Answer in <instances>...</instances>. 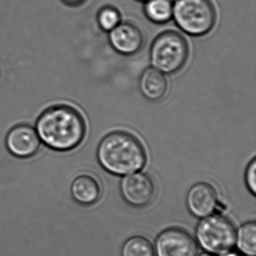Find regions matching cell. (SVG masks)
<instances>
[{
	"label": "cell",
	"instance_id": "6da1fadb",
	"mask_svg": "<svg viewBox=\"0 0 256 256\" xmlns=\"http://www.w3.org/2000/svg\"><path fill=\"white\" fill-rule=\"evenodd\" d=\"M35 128L42 143L59 152L78 148L86 133L82 114L66 104L52 106L44 110L37 119Z\"/></svg>",
	"mask_w": 256,
	"mask_h": 256
},
{
	"label": "cell",
	"instance_id": "7a4b0ae2",
	"mask_svg": "<svg viewBox=\"0 0 256 256\" xmlns=\"http://www.w3.org/2000/svg\"><path fill=\"white\" fill-rule=\"evenodd\" d=\"M96 156L102 168L116 176L140 172L148 160L140 139L124 130H115L104 136L98 144Z\"/></svg>",
	"mask_w": 256,
	"mask_h": 256
},
{
	"label": "cell",
	"instance_id": "3957f363",
	"mask_svg": "<svg viewBox=\"0 0 256 256\" xmlns=\"http://www.w3.org/2000/svg\"><path fill=\"white\" fill-rule=\"evenodd\" d=\"M188 56V42L176 31L168 30L158 34L150 49L152 68L163 74H175L180 71L186 64Z\"/></svg>",
	"mask_w": 256,
	"mask_h": 256
},
{
	"label": "cell",
	"instance_id": "277c9868",
	"mask_svg": "<svg viewBox=\"0 0 256 256\" xmlns=\"http://www.w3.org/2000/svg\"><path fill=\"white\" fill-rule=\"evenodd\" d=\"M172 18L182 32L200 37L214 29L217 13L212 0H175Z\"/></svg>",
	"mask_w": 256,
	"mask_h": 256
},
{
	"label": "cell",
	"instance_id": "5b68a950",
	"mask_svg": "<svg viewBox=\"0 0 256 256\" xmlns=\"http://www.w3.org/2000/svg\"><path fill=\"white\" fill-rule=\"evenodd\" d=\"M198 244L208 253L228 252L236 244V232L233 223L222 215L204 217L196 228Z\"/></svg>",
	"mask_w": 256,
	"mask_h": 256
},
{
	"label": "cell",
	"instance_id": "8992f818",
	"mask_svg": "<svg viewBox=\"0 0 256 256\" xmlns=\"http://www.w3.org/2000/svg\"><path fill=\"white\" fill-rule=\"evenodd\" d=\"M154 252L156 256H198V248L197 242L186 230L170 228L157 236Z\"/></svg>",
	"mask_w": 256,
	"mask_h": 256
},
{
	"label": "cell",
	"instance_id": "52a82bcc",
	"mask_svg": "<svg viewBox=\"0 0 256 256\" xmlns=\"http://www.w3.org/2000/svg\"><path fill=\"white\" fill-rule=\"evenodd\" d=\"M120 192L127 204L134 208H144L154 200L156 185L149 175L136 173L122 180Z\"/></svg>",
	"mask_w": 256,
	"mask_h": 256
},
{
	"label": "cell",
	"instance_id": "ba28073f",
	"mask_svg": "<svg viewBox=\"0 0 256 256\" xmlns=\"http://www.w3.org/2000/svg\"><path fill=\"white\" fill-rule=\"evenodd\" d=\"M42 142L35 127L20 124L13 127L6 138V146L8 152L19 158H28L40 150Z\"/></svg>",
	"mask_w": 256,
	"mask_h": 256
},
{
	"label": "cell",
	"instance_id": "9c48e42d",
	"mask_svg": "<svg viewBox=\"0 0 256 256\" xmlns=\"http://www.w3.org/2000/svg\"><path fill=\"white\" fill-rule=\"evenodd\" d=\"M109 42L112 48L124 56L137 54L143 47L144 34L142 30L130 22L120 23L109 32Z\"/></svg>",
	"mask_w": 256,
	"mask_h": 256
},
{
	"label": "cell",
	"instance_id": "30bf717a",
	"mask_svg": "<svg viewBox=\"0 0 256 256\" xmlns=\"http://www.w3.org/2000/svg\"><path fill=\"white\" fill-rule=\"evenodd\" d=\"M186 204L194 216L204 218L212 215L218 204L215 188L208 182L194 184L187 194Z\"/></svg>",
	"mask_w": 256,
	"mask_h": 256
},
{
	"label": "cell",
	"instance_id": "8fae6325",
	"mask_svg": "<svg viewBox=\"0 0 256 256\" xmlns=\"http://www.w3.org/2000/svg\"><path fill=\"white\" fill-rule=\"evenodd\" d=\"M72 197L82 206L95 204L101 198L102 190L98 181L90 174L77 176L72 182Z\"/></svg>",
	"mask_w": 256,
	"mask_h": 256
},
{
	"label": "cell",
	"instance_id": "7c38bea8",
	"mask_svg": "<svg viewBox=\"0 0 256 256\" xmlns=\"http://www.w3.org/2000/svg\"><path fill=\"white\" fill-rule=\"evenodd\" d=\"M139 89L146 100L158 102L167 94L168 84L163 73L151 67L142 72L139 80Z\"/></svg>",
	"mask_w": 256,
	"mask_h": 256
},
{
	"label": "cell",
	"instance_id": "4fadbf2b",
	"mask_svg": "<svg viewBox=\"0 0 256 256\" xmlns=\"http://www.w3.org/2000/svg\"><path fill=\"white\" fill-rule=\"evenodd\" d=\"M144 12L152 23L164 24L172 18L173 2L172 0H149L145 4Z\"/></svg>",
	"mask_w": 256,
	"mask_h": 256
},
{
	"label": "cell",
	"instance_id": "5bb4252c",
	"mask_svg": "<svg viewBox=\"0 0 256 256\" xmlns=\"http://www.w3.org/2000/svg\"><path fill=\"white\" fill-rule=\"evenodd\" d=\"M238 250L246 256H254L256 253V224L248 222L238 229L236 235Z\"/></svg>",
	"mask_w": 256,
	"mask_h": 256
},
{
	"label": "cell",
	"instance_id": "9a60e30c",
	"mask_svg": "<svg viewBox=\"0 0 256 256\" xmlns=\"http://www.w3.org/2000/svg\"><path fill=\"white\" fill-rule=\"evenodd\" d=\"M154 254L152 244L144 236H132L122 246V256H154Z\"/></svg>",
	"mask_w": 256,
	"mask_h": 256
},
{
	"label": "cell",
	"instance_id": "2e32d148",
	"mask_svg": "<svg viewBox=\"0 0 256 256\" xmlns=\"http://www.w3.org/2000/svg\"><path fill=\"white\" fill-rule=\"evenodd\" d=\"M121 22L119 10L112 6H106L98 11L97 22L98 26L104 32H110Z\"/></svg>",
	"mask_w": 256,
	"mask_h": 256
},
{
	"label": "cell",
	"instance_id": "e0dca14e",
	"mask_svg": "<svg viewBox=\"0 0 256 256\" xmlns=\"http://www.w3.org/2000/svg\"><path fill=\"white\" fill-rule=\"evenodd\" d=\"M256 160L253 158L246 170V184L248 190L252 193L253 196L256 194Z\"/></svg>",
	"mask_w": 256,
	"mask_h": 256
},
{
	"label": "cell",
	"instance_id": "ac0fdd59",
	"mask_svg": "<svg viewBox=\"0 0 256 256\" xmlns=\"http://www.w3.org/2000/svg\"><path fill=\"white\" fill-rule=\"evenodd\" d=\"M62 1L70 6H78L86 2V0H62Z\"/></svg>",
	"mask_w": 256,
	"mask_h": 256
},
{
	"label": "cell",
	"instance_id": "d6986e66",
	"mask_svg": "<svg viewBox=\"0 0 256 256\" xmlns=\"http://www.w3.org/2000/svg\"><path fill=\"white\" fill-rule=\"evenodd\" d=\"M218 256H239L236 253L234 252H226L224 253V254H218Z\"/></svg>",
	"mask_w": 256,
	"mask_h": 256
},
{
	"label": "cell",
	"instance_id": "ffe728a7",
	"mask_svg": "<svg viewBox=\"0 0 256 256\" xmlns=\"http://www.w3.org/2000/svg\"><path fill=\"white\" fill-rule=\"evenodd\" d=\"M137 1H138V2H146L148 1H149V0H137Z\"/></svg>",
	"mask_w": 256,
	"mask_h": 256
},
{
	"label": "cell",
	"instance_id": "44dd1931",
	"mask_svg": "<svg viewBox=\"0 0 256 256\" xmlns=\"http://www.w3.org/2000/svg\"><path fill=\"white\" fill-rule=\"evenodd\" d=\"M199 256H210L209 254H208V253H204V254H200Z\"/></svg>",
	"mask_w": 256,
	"mask_h": 256
}]
</instances>
